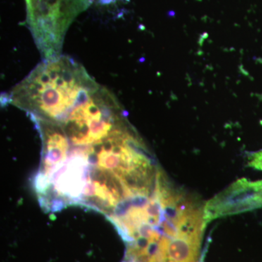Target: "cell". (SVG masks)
Masks as SVG:
<instances>
[{"mask_svg": "<svg viewBox=\"0 0 262 262\" xmlns=\"http://www.w3.org/2000/svg\"><path fill=\"white\" fill-rule=\"evenodd\" d=\"M96 81L68 56L44 60L12 90L8 100L34 121L57 123Z\"/></svg>", "mask_w": 262, "mask_h": 262, "instance_id": "obj_1", "label": "cell"}, {"mask_svg": "<svg viewBox=\"0 0 262 262\" xmlns=\"http://www.w3.org/2000/svg\"><path fill=\"white\" fill-rule=\"evenodd\" d=\"M27 22L44 60L61 56L66 34L92 0H25Z\"/></svg>", "mask_w": 262, "mask_h": 262, "instance_id": "obj_2", "label": "cell"}, {"mask_svg": "<svg viewBox=\"0 0 262 262\" xmlns=\"http://www.w3.org/2000/svg\"><path fill=\"white\" fill-rule=\"evenodd\" d=\"M262 208V181L241 179L217 194L203 206L206 224L222 217Z\"/></svg>", "mask_w": 262, "mask_h": 262, "instance_id": "obj_3", "label": "cell"}, {"mask_svg": "<svg viewBox=\"0 0 262 262\" xmlns=\"http://www.w3.org/2000/svg\"><path fill=\"white\" fill-rule=\"evenodd\" d=\"M249 165L256 170H262V150L253 155L250 160Z\"/></svg>", "mask_w": 262, "mask_h": 262, "instance_id": "obj_4", "label": "cell"}]
</instances>
